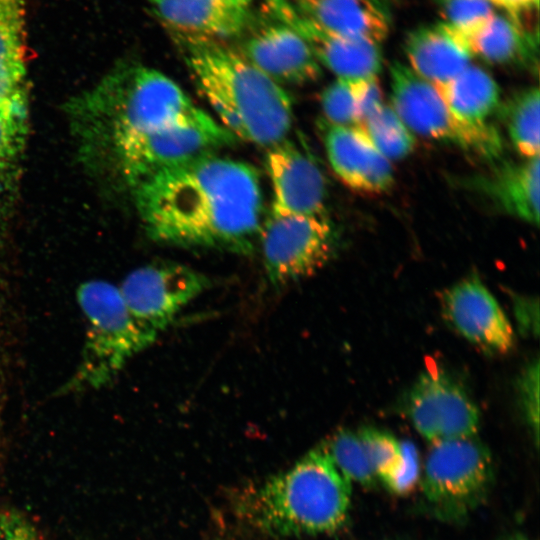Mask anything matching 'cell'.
<instances>
[{
  "instance_id": "cell-30",
  "label": "cell",
  "mask_w": 540,
  "mask_h": 540,
  "mask_svg": "<svg viewBox=\"0 0 540 540\" xmlns=\"http://www.w3.org/2000/svg\"><path fill=\"white\" fill-rule=\"evenodd\" d=\"M434 1L445 20L444 23L464 40L481 29L495 13L489 0Z\"/></svg>"
},
{
  "instance_id": "cell-36",
  "label": "cell",
  "mask_w": 540,
  "mask_h": 540,
  "mask_svg": "<svg viewBox=\"0 0 540 540\" xmlns=\"http://www.w3.org/2000/svg\"><path fill=\"white\" fill-rule=\"evenodd\" d=\"M489 2L506 10L511 17L520 19L521 14L537 8L539 0H489Z\"/></svg>"
},
{
  "instance_id": "cell-21",
  "label": "cell",
  "mask_w": 540,
  "mask_h": 540,
  "mask_svg": "<svg viewBox=\"0 0 540 540\" xmlns=\"http://www.w3.org/2000/svg\"><path fill=\"white\" fill-rule=\"evenodd\" d=\"M29 108L0 107V236L13 220L28 138Z\"/></svg>"
},
{
  "instance_id": "cell-5",
  "label": "cell",
  "mask_w": 540,
  "mask_h": 540,
  "mask_svg": "<svg viewBox=\"0 0 540 540\" xmlns=\"http://www.w3.org/2000/svg\"><path fill=\"white\" fill-rule=\"evenodd\" d=\"M76 299L86 321V333L78 365L58 389L61 396L107 386L133 356L157 337L138 324L119 288L108 281L83 282L77 288Z\"/></svg>"
},
{
  "instance_id": "cell-1",
  "label": "cell",
  "mask_w": 540,
  "mask_h": 540,
  "mask_svg": "<svg viewBox=\"0 0 540 540\" xmlns=\"http://www.w3.org/2000/svg\"><path fill=\"white\" fill-rule=\"evenodd\" d=\"M131 195L157 242L247 254L259 240L261 183L243 161L202 155L158 172Z\"/></svg>"
},
{
  "instance_id": "cell-38",
  "label": "cell",
  "mask_w": 540,
  "mask_h": 540,
  "mask_svg": "<svg viewBox=\"0 0 540 540\" xmlns=\"http://www.w3.org/2000/svg\"><path fill=\"white\" fill-rule=\"evenodd\" d=\"M251 1L253 0H235V2H237L239 5L243 7H247Z\"/></svg>"
},
{
  "instance_id": "cell-16",
  "label": "cell",
  "mask_w": 540,
  "mask_h": 540,
  "mask_svg": "<svg viewBox=\"0 0 540 540\" xmlns=\"http://www.w3.org/2000/svg\"><path fill=\"white\" fill-rule=\"evenodd\" d=\"M241 55L278 84L309 83L321 75V65L305 39L279 21L251 34Z\"/></svg>"
},
{
  "instance_id": "cell-2",
  "label": "cell",
  "mask_w": 540,
  "mask_h": 540,
  "mask_svg": "<svg viewBox=\"0 0 540 540\" xmlns=\"http://www.w3.org/2000/svg\"><path fill=\"white\" fill-rule=\"evenodd\" d=\"M65 112L79 161L124 138L208 115L168 76L131 62L68 100Z\"/></svg>"
},
{
  "instance_id": "cell-9",
  "label": "cell",
  "mask_w": 540,
  "mask_h": 540,
  "mask_svg": "<svg viewBox=\"0 0 540 540\" xmlns=\"http://www.w3.org/2000/svg\"><path fill=\"white\" fill-rule=\"evenodd\" d=\"M259 242L270 283L285 286L315 274L331 259L335 236L328 216L270 210Z\"/></svg>"
},
{
  "instance_id": "cell-25",
  "label": "cell",
  "mask_w": 540,
  "mask_h": 540,
  "mask_svg": "<svg viewBox=\"0 0 540 540\" xmlns=\"http://www.w3.org/2000/svg\"><path fill=\"white\" fill-rule=\"evenodd\" d=\"M359 127L389 160L408 156L415 147L414 134L391 106L383 104Z\"/></svg>"
},
{
  "instance_id": "cell-28",
  "label": "cell",
  "mask_w": 540,
  "mask_h": 540,
  "mask_svg": "<svg viewBox=\"0 0 540 540\" xmlns=\"http://www.w3.org/2000/svg\"><path fill=\"white\" fill-rule=\"evenodd\" d=\"M357 434L379 483L383 485L402 463V442L387 431L374 427H364Z\"/></svg>"
},
{
  "instance_id": "cell-17",
  "label": "cell",
  "mask_w": 540,
  "mask_h": 540,
  "mask_svg": "<svg viewBox=\"0 0 540 540\" xmlns=\"http://www.w3.org/2000/svg\"><path fill=\"white\" fill-rule=\"evenodd\" d=\"M156 16L179 39L218 40L239 35L247 7L229 0H146Z\"/></svg>"
},
{
  "instance_id": "cell-35",
  "label": "cell",
  "mask_w": 540,
  "mask_h": 540,
  "mask_svg": "<svg viewBox=\"0 0 540 540\" xmlns=\"http://www.w3.org/2000/svg\"><path fill=\"white\" fill-rule=\"evenodd\" d=\"M513 310L523 333L537 335L539 331L538 301L531 297L515 296Z\"/></svg>"
},
{
  "instance_id": "cell-31",
  "label": "cell",
  "mask_w": 540,
  "mask_h": 540,
  "mask_svg": "<svg viewBox=\"0 0 540 540\" xmlns=\"http://www.w3.org/2000/svg\"><path fill=\"white\" fill-rule=\"evenodd\" d=\"M518 394L525 419L532 428L536 443L539 432V362L525 367L518 380Z\"/></svg>"
},
{
  "instance_id": "cell-37",
  "label": "cell",
  "mask_w": 540,
  "mask_h": 540,
  "mask_svg": "<svg viewBox=\"0 0 540 540\" xmlns=\"http://www.w3.org/2000/svg\"><path fill=\"white\" fill-rule=\"evenodd\" d=\"M500 540H532L522 533H512L502 537Z\"/></svg>"
},
{
  "instance_id": "cell-26",
  "label": "cell",
  "mask_w": 540,
  "mask_h": 540,
  "mask_svg": "<svg viewBox=\"0 0 540 540\" xmlns=\"http://www.w3.org/2000/svg\"><path fill=\"white\" fill-rule=\"evenodd\" d=\"M337 469L351 483L365 488L379 484L356 432L342 429L322 444Z\"/></svg>"
},
{
  "instance_id": "cell-8",
  "label": "cell",
  "mask_w": 540,
  "mask_h": 540,
  "mask_svg": "<svg viewBox=\"0 0 540 540\" xmlns=\"http://www.w3.org/2000/svg\"><path fill=\"white\" fill-rule=\"evenodd\" d=\"M392 108L413 134L451 143L485 159L502 152V140L490 124L474 126L457 119L436 87L398 61L390 65Z\"/></svg>"
},
{
  "instance_id": "cell-22",
  "label": "cell",
  "mask_w": 540,
  "mask_h": 540,
  "mask_svg": "<svg viewBox=\"0 0 540 540\" xmlns=\"http://www.w3.org/2000/svg\"><path fill=\"white\" fill-rule=\"evenodd\" d=\"M434 86L452 114L469 125H487L500 104L496 81L477 66L469 65L449 81Z\"/></svg>"
},
{
  "instance_id": "cell-29",
  "label": "cell",
  "mask_w": 540,
  "mask_h": 540,
  "mask_svg": "<svg viewBox=\"0 0 540 540\" xmlns=\"http://www.w3.org/2000/svg\"><path fill=\"white\" fill-rule=\"evenodd\" d=\"M321 106L328 123L340 126H358V80L337 78L323 90Z\"/></svg>"
},
{
  "instance_id": "cell-33",
  "label": "cell",
  "mask_w": 540,
  "mask_h": 540,
  "mask_svg": "<svg viewBox=\"0 0 540 540\" xmlns=\"http://www.w3.org/2000/svg\"><path fill=\"white\" fill-rule=\"evenodd\" d=\"M27 69L0 70V107L29 108Z\"/></svg>"
},
{
  "instance_id": "cell-34",
  "label": "cell",
  "mask_w": 540,
  "mask_h": 540,
  "mask_svg": "<svg viewBox=\"0 0 540 540\" xmlns=\"http://www.w3.org/2000/svg\"><path fill=\"white\" fill-rule=\"evenodd\" d=\"M0 540H44L35 525L15 511L0 510Z\"/></svg>"
},
{
  "instance_id": "cell-12",
  "label": "cell",
  "mask_w": 540,
  "mask_h": 540,
  "mask_svg": "<svg viewBox=\"0 0 540 540\" xmlns=\"http://www.w3.org/2000/svg\"><path fill=\"white\" fill-rule=\"evenodd\" d=\"M266 4L267 12L302 36L319 64L338 78L359 80L377 77L383 61L378 43L333 34L319 26L290 0H267Z\"/></svg>"
},
{
  "instance_id": "cell-10",
  "label": "cell",
  "mask_w": 540,
  "mask_h": 540,
  "mask_svg": "<svg viewBox=\"0 0 540 540\" xmlns=\"http://www.w3.org/2000/svg\"><path fill=\"white\" fill-rule=\"evenodd\" d=\"M209 283L185 265L156 261L131 271L118 288L133 318L157 336Z\"/></svg>"
},
{
  "instance_id": "cell-14",
  "label": "cell",
  "mask_w": 540,
  "mask_h": 540,
  "mask_svg": "<svg viewBox=\"0 0 540 540\" xmlns=\"http://www.w3.org/2000/svg\"><path fill=\"white\" fill-rule=\"evenodd\" d=\"M266 168L273 193L272 211L328 216L325 177L306 150L284 139L268 148Z\"/></svg>"
},
{
  "instance_id": "cell-15",
  "label": "cell",
  "mask_w": 540,
  "mask_h": 540,
  "mask_svg": "<svg viewBox=\"0 0 540 540\" xmlns=\"http://www.w3.org/2000/svg\"><path fill=\"white\" fill-rule=\"evenodd\" d=\"M328 161L349 188L363 193H382L393 184L390 160L373 145L359 126H323Z\"/></svg>"
},
{
  "instance_id": "cell-7",
  "label": "cell",
  "mask_w": 540,
  "mask_h": 540,
  "mask_svg": "<svg viewBox=\"0 0 540 540\" xmlns=\"http://www.w3.org/2000/svg\"><path fill=\"white\" fill-rule=\"evenodd\" d=\"M431 444L419 480L423 497L437 517L460 521L491 488V455L476 435Z\"/></svg>"
},
{
  "instance_id": "cell-11",
  "label": "cell",
  "mask_w": 540,
  "mask_h": 540,
  "mask_svg": "<svg viewBox=\"0 0 540 540\" xmlns=\"http://www.w3.org/2000/svg\"><path fill=\"white\" fill-rule=\"evenodd\" d=\"M415 429L431 443L476 435L479 412L460 384L440 370L420 374L408 401Z\"/></svg>"
},
{
  "instance_id": "cell-13",
  "label": "cell",
  "mask_w": 540,
  "mask_h": 540,
  "mask_svg": "<svg viewBox=\"0 0 540 540\" xmlns=\"http://www.w3.org/2000/svg\"><path fill=\"white\" fill-rule=\"evenodd\" d=\"M444 316L467 341L481 350L507 353L514 331L495 297L476 276L454 284L442 297Z\"/></svg>"
},
{
  "instance_id": "cell-27",
  "label": "cell",
  "mask_w": 540,
  "mask_h": 540,
  "mask_svg": "<svg viewBox=\"0 0 540 540\" xmlns=\"http://www.w3.org/2000/svg\"><path fill=\"white\" fill-rule=\"evenodd\" d=\"M26 0H0V70L26 67Z\"/></svg>"
},
{
  "instance_id": "cell-23",
  "label": "cell",
  "mask_w": 540,
  "mask_h": 540,
  "mask_svg": "<svg viewBox=\"0 0 540 540\" xmlns=\"http://www.w3.org/2000/svg\"><path fill=\"white\" fill-rule=\"evenodd\" d=\"M465 41L472 56L499 65L532 61L536 44L521 20L496 13Z\"/></svg>"
},
{
  "instance_id": "cell-39",
  "label": "cell",
  "mask_w": 540,
  "mask_h": 540,
  "mask_svg": "<svg viewBox=\"0 0 540 540\" xmlns=\"http://www.w3.org/2000/svg\"><path fill=\"white\" fill-rule=\"evenodd\" d=\"M229 1H233V2H235V0H229ZM235 3H237V2H235ZM237 4H238V3H237Z\"/></svg>"
},
{
  "instance_id": "cell-20",
  "label": "cell",
  "mask_w": 540,
  "mask_h": 540,
  "mask_svg": "<svg viewBox=\"0 0 540 540\" xmlns=\"http://www.w3.org/2000/svg\"><path fill=\"white\" fill-rule=\"evenodd\" d=\"M304 14L325 30L351 39L382 42L389 20L373 0H296Z\"/></svg>"
},
{
  "instance_id": "cell-24",
  "label": "cell",
  "mask_w": 540,
  "mask_h": 540,
  "mask_svg": "<svg viewBox=\"0 0 540 540\" xmlns=\"http://www.w3.org/2000/svg\"><path fill=\"white\" fill-rule=\"evenodd\" d=\"M538 87L516 93L504 107L510 140L526 158L539 156L540 97Z\"/></svg>"
},
{
  "instance_id": "cell-32",
  "label": "cell",
  "mask_w": 540,
  "mask_h": 540,
  "mask_svg": "<svg viewBox=\"0 0 540 540\" xmlns=\"http://www.w3.org/2000/svg\"><path fill=\"white\" fill-rule=\"evenodd\" d=\"M403 460L396 473L383 485L398 495L410 493L419 484L421 468L417 449L411 442H402Z\"/></svg>"
},
{
  "instance_id": "cell-4",
  "label": "cell",
  "mask_w": 540,
  "mask_h": 540,
  "mask_svg": "<svg viewBox=\"0 0 540 540\" xmlns=\"http://www.w3.org/2000/svg\"><path fill=\"white\" fill-rule=\"evenodd\" d=\"M351 496L352 483L321 444L250 491L241 510L255 527L275 536L325 534L345 523Z\"/></svg>"
},
{
  "instance_id": "cell-19",
  "label": "cell",
  "mask_w": 540,
  "mask_h": 540,
  "mask_svg": "<svg viewBox=\"0 0 540 540\" xmlns=\"http://www.w3.org/2000/svg\"><path fill=\"white\" fill-rule=\"evenodd\" d=\"M472 186L500 210L532 225L539 224V156L520 163H505L492 173L472 180Z\"/></svg>"
},
{
  "instance_id": "cell-3",
  "label": "cell",
  "mask_w": 540,
  "mask_h": 540,
  "mask_svg": "<svg viewBox=\"0 0 540 540\" xmlns=\"http://www.w3.org/2000/svg\"><path fill=\"white\" fill-rule=\"evenodd\" d=\"M180 40L198 90L225 129L267 148L286 139L292 102L280 84L217 40Z\"/></svg>"
},
{
  "instance_id": "cell-6",
  "label": "cell",
  "mask_w": 540,
  "mask_h": 540,
  "mask_svg": "<svg viewBox=\"0 0 540 540\" xmlns=\"http://www.w3.org/2000/svg\"><path fill=\"white\" fill-rule=\"evenodd\" d=\"M236 138L209 114L196 122L119 140L81 162L102 183L131 194L144 181L231 144Z\"/></svg>"
},
{
  "instance_id": "cell-18",
  "label": "cell",
  "mask_w": 540,
  "mask_h": 540,
  "mask_svg": "<svg viewBox=\"0 0 540 540\" xmlns=\"http://www.w3.org/2000/svg\"><path fill=\"white\" fill-rule=\"evenodd\" d=\"M404 49L409 67L434 85L455 77L473 57L465 40L444 22L410 31Z\"/></svg>"
}]
</instances>
